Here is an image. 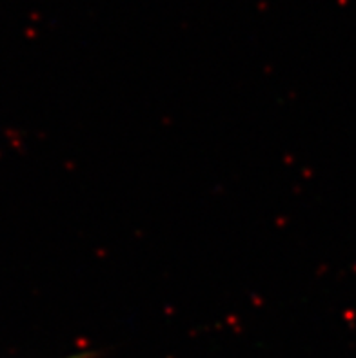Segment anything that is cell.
<instances>
[{
  "instance_id": "cell-1",
  "label": "cell",
  "mask_w": 356,
  "mask_h": 358,
  "mask_svg": "<svg viewBox=\"0 0 356 358\" xmlns=\"http://www.w3.org/2000/svg\"><path fill=\"white\" fill-rule=\"evenodd\" d=\"M68 358H93L90 353H80V355H73V357H68Z\"/></svg>"
}]
</instances>
